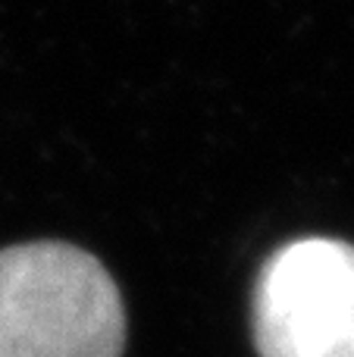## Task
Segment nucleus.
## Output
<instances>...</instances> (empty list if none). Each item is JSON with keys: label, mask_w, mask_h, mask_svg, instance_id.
Returning <instances> with one entry per match:
<instances>
[{"label": "nucleus", "mask_w": 354, "mask_h": 357, "mask_svg": "<svg viewBox=\"0 0 354 357\" xmlns=\"http://www.w3.org/2000/svg\"><path fill=\"white\" fill-rule=\"evenodd\" d=\"M251 317L261 357H354V245H282L257 273Z\"/></svg>", "instance_id": "2"}, {"label": "nucleus", "mask_w": 354, "mask_h": 357, "mask_svg": "<svg viewBox=\"0 0 354 357\" xmlns=\"http://www.w3.org/2000/svg\"><path fill=\"white\" fill-rule=\"evenodd\" d=\"M125 310L94 254L66 241L0 251V357H123Z\"/></svg>", "instance_id": "1"}]
</instances>
